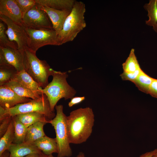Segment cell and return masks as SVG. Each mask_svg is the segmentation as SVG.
I'll list each match as a JSON object with an SVG mask.
<instances>
[{"label":"cell","instance_id":"1","mask_svg":"<svg viewBox=\"0 0 157 157\" xmlns=\"http://www.w3.org/2000/svg\"><path fill=\"white\" fill-rule=\"evenodd\" d=\"M92 109L81 108L71 111L67 116L70 143L78 144L85 142L90 136L94 122Z\"/></svg>","mask_w":157,"mask_h":157},{"label":"cell","instance_id":"2","mask_svg":"<svg viewBox=\"0 0 157 157\" xmlns=\"http://www.w3.org/2000/svg\"><path fill=\"white\" fill-rule=\"evenodd\" d=\"M52 76L53 79L44 88L40 87V94H45L49 103L51 110L54 112L58 101L61 99L65 100L74 97L76 91L68 83L67 78L68 75L67 72H61L53 70Z\"/></svg>","mask_w":157,"mask_h":157},{"label":"cell","instance_id":"3","mask_svg":"<svg viewBox=\"0 0 157 157\" xmlns=\"http://www.w3.org/2000/svg\"><path fill=\"white\" fill-rule=\"evenodd\" d=\"M85 11L83 2L76 1L71 12L64 23L62 31L58 35L61 45L72 41L86 27L84 18Z\"/></svg>","mask_w":157,"mask_h":157},{"label":"cell","instance_id":"4","mask_svg":"<svg viewBox=\"0 0 157 157\" xmlns=\"http://www.w3.org/2000/svg\"><path fill=\"white\" fill-rule=\"evenodd\" d=\"M23 56L24 69L43 88L49 84V77L53 69L45 60L39 59L35 53L27 47L22 51Z\"/></svg>","mask_w":157,"mask_h":157},{"label":"cell","instance_id":"5","mask_svg":"<svg viewBox=\"0 0 157 157\" xmlns=\"http://www.w3.org/2000/svg\"><path fill=\"white\" fill-rule=\"evenodd\" d=\"M30 112L42 114L50 120L54 118L56 115L51 110L47 97L42 93L41 97L38 99H31L27 102L19 104L11 108H4L0 106V119L6 115L13 117L19 114Z\"/></svg>","mask_w":157,"mask_h":157},{"label":"cell","instance_id":"6","mask_svg":"<svg viewBox=\"0 0 157 157\" xmlns=\"http://www.w3.org/2000/svg\"><path fill=\"white\" fill-rule=\"evenodd\" d=\"M56 114L49 123L53 126L56 132V139L58 152V157H69L72 154L70 146L67 123V116L63 112L62 105H56Z\"/></svg>","mask_w":157,"mask_h":157},{"label":"cell","instance_id":"7","mask_svg":"<svg viewBox=\"0 0 157 157\" xmlns=\"http://www.w3.org/2000/svg\"><path fill=\"white\" fill-rule=\"evenodd\" d=\"M23 27L27 36V48L35 53L45 45H61L58 35L53 29H35Z\"/></svg>","mask_w":157,"mask_h":157},{"label":"cell","instance_id":"8","mask_svg":"<svg viewBox=\"0 0 157 157\" xmlns=\"http://www.w3.org/2000/svg\"><path fill=\"white\" fill-rule=\"evenodd\" d=\"M22 25L35 29H53L47 14L41 6L36 3L23 17Z\"/></svg>","mask_w":157,"mask_h":157},{"label":"cell","instance_id":"9","mask_svg":"<svg viewBox=\"0 0 157 157\" xmlns=\"http://www.w3.org/2000/svg\"><path fill=\"white\" fill-rule=\"evenodd\" d=\"M0 19L7 26L5 32L9 39L15 42L18 49L21 51L27 48V36L23 25L16 23L3 15H0Z\"/></svg>","mask_w":157,"mask_h":157},{"label":"cell","instance_id":"10","mask_svg":"<svg viewBox=\"0 0 157 157\" xmlns=\"http://www.w3.org/2000/svg\"><path fill=\"white\" fill-rule=\"evenodd\" d=\"M23 56L18 49L0 46V65H6L14 67L18 72L24 69Z\"/></svg>","mask_w":157,"mask_h":157},{"label":"cell","instance_id":"11","mask_svg":"<svg viewBox=\"0 0 157 157\" xmlns=\"http://www.w3.org/2000/svg\"><path fill=\"white\" fill-rule=\"evenodd\" d=\"M31 99L19 96L5 86H0V106L4 108H11L19 104L27 102Z\"/></svg>","mask_w":157,"mask_h":157},{"label":"cell","instance_id":"12","mask_svg":"<svg viewBox=\"0 0 157 157\" xmlns=\"http://www.w3.org/2000/svg\"><path fill=\"white\" fill-rule=\"evenodd\" d=\"M0 15H3L16 23L22 26V15L15 0H0Z\"/></svg>","mask_w":157,"mask_h":157},{"label":"cell","instance_id":"13","mask_svg":"<svg viewBox=\"0 0 157 157\" xmlns=\"http://www.w3.org/2000/svg\"><path fill=\"white\" fill-rule=\"evenodd\" d=\"M41 6V8L48 16L52 23L53 29L58 35L62 29L66 19L72 10H60L47 6Z\"/></svg>","mask_w":157,"mask_h":157},{"label":"cell","instance_id":"14","mask_svg":"<svg viewBox=\"0 0 157 157\" xmlns=\"http://www.w3.org/2000/svg\"><path fill=\"white\" fill-rule=\"evenodd\" d=\"M9 157H24L32 154H40L42 152L34 143L24 142L19 144L12 143L8 150Z\"/></svg>","mask_w":157,"mask_h":157},{"label":"cell","instance_id":"15","mask_svg":"<svg viewBox=\"0 0 157 157\" xmlns=\"http://www.w3.org/2000/svg\"><path fill=\"white\" fill-rule=\"evenodd\" d=\"M35 145L44 154L52 155L53 153H58V147L56 138H52L46 135L35 141Z\"/></svg>","mask_w":157,"mask_h":157},{"label":"cell","instance_id":"16","mask_svg":"<svg viewBox=\"0 0 157 157\" xmlns=\"http://www.w3.org/2000/svg\"><path fill=\"white\" fill-rule=\"evenodd\" d=\"M2 86L9 88L21 97L32 99H38L41 97V95L32 91L14 80H12Z\"/></svg>","mask_w":157,"mask_h":157},{"label":"cell","instance_id":"17","mask_svg":"<svg viewBox=\"0 0 157 157\" xmlns=\"http://www.w3.org/2000/svg\"><path fill=\"white\" fill-rule=\"evenodd\" d=\"M13 80L18 82L26 88L40 95L39 89L41 87L24 69L18 72Z\"/></svg>","mask_w":157,"mask_h":157},{"label":"cell","instance_id":"18","mask_svg":"<svg viewBox=\"0 0 157 157\" xmlns=\"http://www.w3.org/2000/svg\"><path fill=\"white\" fill-rule=\"evenodd\" d=\"M36 3L60 10H71L75 2L74 0H35Z\"/></svg>","mask_w":157,"mask_h":157},{"label":"cell","instance_id":"19","mask_svg":"<svg viewBox=\"0 0 157 157\" xmlns=\"http://www.w3.org/2000/svg\"><path fill=\"white\" fill-rule=\"evenodd\" d=\"M16 116L19 121L27 127L38 122L47 123L50 121L44 115L37 112L21 113Z\"/></svg>","mask_w":157,"mask_h":157},{"label":"cell","instance_id":"20","mask_svg":"<svg viewBox=\"0 0 157 157\" xmlns=\"http://www.w3.org/2000/svg\"><path fill=\"white\" fill-rule=\"evenodd\" d=\"M46 123L44 122H38L28 127L25 142L34 143L36 140L45 136L43 127Z\"/></svg>","mask_w":157,"mask_h":157},{"label":"cell","instance_id":"21","mask_svg":"<svg viewBox=\"0 0 157 157\" xmlns=\"http://www.w3.org/2000/svg\"><path fill=\"white\" fill-rule=\"evenodd\" d=\"M14 129V139L13 143L19 144L25 142L28 127L22 124L16 115L12 117Z\"/></svg>","mask_w":157,"mask_h":157},{"label":"cell","instance_id":"22","mask_svg":"<svg viewBox=\"0 0 157 157\" xmlns=\"http://www.w3.org/2000/svg\"><path fill=\"white\" fill-rule=\"evenodd\" d=\"M144 7L148 12L147 16L149 17V19L146 21V24L152 26L154 31L157 32V0H150Z\"/></svg>","mask_w":157,"mask_h":157},{"label":"cell","instance_id":"23","mask_svg":"<svg viewBox=\"0 0 157 157\" xmlns=\"http://www.w3.org/2000/svg\"><path fill=\"white\" fill-rule=\"evenodd\" d=\"M14 139V129L12 121L5 133L0 139V156L6 151L8 150L13 143Z\"/></svg>","mask_w":157,"mask_h":157},{"label":"cell","instance_id":"24","mask_svg":"<svg viewBox=\"0 0 157 157\" xmlns=\"http://www.w3.org/2000/svg\"><path fill=\"white\" fill-rule=\"evenodd\" d=\"M18 72L12 66L0 65V86L14 80Z\"/></svg>","mask_w":157,"mask_h":157},{"label":"cell","instance_id":"25","mask_svg":"<svg viewBox=\"0 0 157 157\" xmlns=\"http://www.w3.org/2000/svg\"><path fill=\"white\" fill-rule=\"evenodd\" d=\"M154 78L148 75L142 70L133 83L139 90L148 94L149 87Z\"/></svg>","mask_w":157,"mask_h":157},{"label":"cell","instance_id":"26","mask_svg":"<svg viewBox=\"0 0 157 157\" xmlns=\"http://www.w3.org/2000/svg\"><path fill=\"white\" fill-rule=\"evenodd\" d=\"M123 72H133L140 68L135 53V50L132 48L126 61L122 64Z\"/></svg>","mask_w":157,"mask_h":157},{"label":"cell","instance_id":"27","mask_svg":"<svg viewBox=\"0 0 157 157\" xmlns=\"http://www.w3.org/2000/svg\"><path fill=\"white\" fill-rule=\"evenodd\" d=\"M5 27L3 24L0 22V46L8 47L18 49L14 42L10 41L7 38L5 33Z\"/></svg>","mask_w":157,"mask_h":157},{"label":"cell","instance_id":"28","mask_svg":"<svg viewBox=\"0 0 157 157\" xmlns=\"http://www.w3.org/2000/svg\"><path fill=\"white\" fill-rule=\"evenodd\" d=\"M21 12L22 17L36 4L35 0H15Z\"/></svg>","mask_w":157,"mask_h":157},{"label":"cell","instance_id":"29","mask_svg":"<svg viewBox=\"0 0 157 157\" xmlns=\"http://www.w3.org/2000/svg\"><path fill=\"white\" fill-rule=\"evenodd\" d=\"M142 71L140 68L133 72L126 73L123 72L120 75V76L124 81H129L133 82L138 78Z\"/></svg>","mask_w":157,"mask_h":157},{"label":"cell","instance_id":"30","mask_svg":"<svg viewBox=\"0 0 157 157\" xmlns=\"http://www.w3.org/2000/svg\"><path fill=\"white\" fill-rule=\"evenodd\" d=\"M12 117L8 116L0 122V138H1L7 131L12 121Z\"/></svg>","mask_w":157,"mask_h":157},{"label":"cell","instance_id":"31","mask_svg":"<svg viewBox=\"0 0 157 157\" xmlns=\"http://www.w3.org/2000/svg\"><path fill=\"white\" fill-rule=\"evenodd\" d=\"M148 94L157 98V79L154 78L149 87Z\"/></svg>","mask_w":157,"mask_h":157},{"label":"cell","instance_id":"32","mask_svg":"<svg viewBox=\"0 0 157 157\" xmlns=\"http://www.w3.org/2000/svg\"><path fill=\"white\" fill-rule=\"evenodd\" d=\"M85 99V97L84 96L73 97L71 99V100L69 102L68 105L70 107H72L74 105L81 103Z\"/></svg>","mask_w":157,"mask_h":157},{"label":"cell","instance_id":"33","mask_svg":"<svg viewBox=\"0 0 157 157\" xmlns=\"http://www.w3.org/2000/svg\"><path fill=\"white\" fill-rule=\"evenodd\" d=\"M157 151V149L142 154L140 157H153V155Z\"/></svg>","mask_w":157,"mask_h":157},{"label":"cell","instance_id":"34","mask_svg":"<svg viewBox=\"0 0 157 157\" xmlns=\"http://www.w3.org/2000/svg\"><path fill=\"white\" fill-rule=\"evenodd\" d=\"M10 153L7 150L5 151L2 155L0 156V157H9Z\"/></svg>","mask_w":157,"mask_h":157},{"label":"cell","instance_id":"35","mask_svg":"<svg viewBox=\"0 0 157 157\" xmlns=\"http://www.w3.org/2000/svg\"><path fill=\"white\" fill-rule=\"evenodd\" d=\"M39 157H54L52 155H47L44 154L42 152L39 154Z\"/></svg>","mask_w":157,"mask_h":157},{"label":"cell","instance_id":"36","mask_svg":"<svg viewBox=\"0 0 157 157\" xmlns=\"http://www.w3.org/2000/svg\"><path fill=\"white\" fill-rule=\"evenodd\" d=\"M39 154H32L28 155L24 157H39Z\"/></svg>","mask_w":157,"mask_h":157},{"label":"cell","instance_id":"37","mask_svg":"<svg viewBox=\"0 0 157 157\" xmlns=\"http://www.w3.org/2000/svg\"><path fill=\"white\" fill-rule=\"evenodd\" d=\"M76 157H85V155L83 153L80 152Z\"/></svg>","mask_w":157,"mask_h":157},{"label":"cell","instance_id":"38","mask_svg":"<svg viewBox=\"0 0 157 157\" xmlns=\"http://www.w3.org/2000/svg\"><path fill=\"white\" fill-rule=\"evenodd\" d=\"M153 157H157V151L153 155Z\"/></svg>","mask_w":157,"mask_h":157}]
</instances>
